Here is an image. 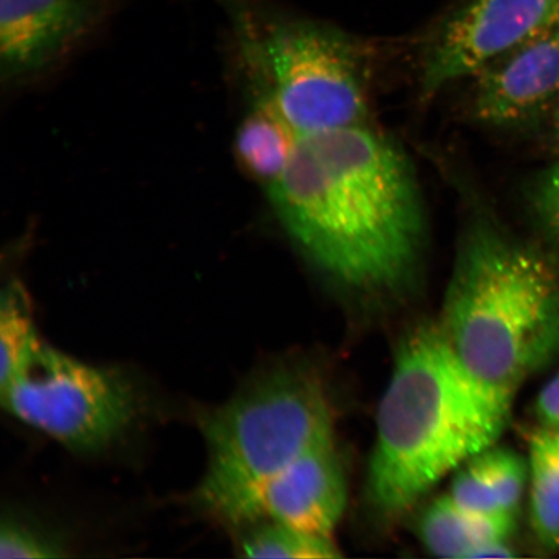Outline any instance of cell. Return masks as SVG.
<instances>
[{"instance_id":"6da1fadb","label":"cell","mask_w":559,"mask_h":559,"mask_svg":"<svg viewBox=\"0 0 559 559\" xmlns=\"http://www.w3.org/2000/svg\"><path fill=\"white\" fill-rule=\"evenodd\" d=\"M269 187L292 240L334 283L383 295L414 277L426 229L415 171L368 124L300 135Z\"/></svg>"},{"instance_id":"7a4b0ae2","label":"cell","mask_w":559,"mask_h":559,"mask_svg":"<svg viewBox=\"0 0 559 559\" xmlns=\"http://www.w3.org/2000/svg\"><path fill=\"white\" fill-rule=\"evenodd\" d=\"M513 401L467 370L438 324L405 335L377 411L368 487L397 514L475 454L498 443Z\"/></svg>"},{"instance_id":"3957f363","label":"cell","mask_w":559,"mask_h":559,"mask_svg":"<svg viewBox=\"0 0 559 559\" xmlns=\"http://www.w3.org/2000/svg\"><path fill=\"white\" fill-rule=\"evenodd\" d=\"M438 325L475 379L514 401L522 383L559 353V272L491 222L474 223Z\"/></svg>"},{"instance_id":"277c9868","label":"cell","mask_w":559,"mask_h":559,"mask_svg":"<svg viewBox=\"0 0 559 559\" xmlns=\"http://www.w3.org/2000/svg\"><path fill=\"white\" fill-rule=\"evenodd\" d=\"M207 466L195 504L241 526L263 519L264 488L304 452L333 436L330 397L300 367L261 374L202 421Z\"/></svg>"},{"instance_id":"5b68a950","label":"cell","mask_w":559,"mask_h":559,"mask_svg":"<svg viewBox=\"0 0 559 559\" xmlns=\"http://www.w3.org/2000/svg\"><path fill=\"white\" fill-rule=\"evenodd\" d=\"M0 394L3 407L20 421L83 453L114 443L136 414V395L123 374L41 341Z\"/></svg>"},{"instance_id":"8992f818","label":"cell","mask_w":559,"mask_h":559,"mask_svg":"<svg viewBox=\"0 0 559 559\" xmlns=\"http://www.w3.org/2000/svg\"><path fill=\"white\" fill-rule=\"evenodd\" d=\"M559 26V0H465L426 48L419 95L436 97L499 56Z\"/></svg>"},{"instance_id":"52a82bcc","label":"cell","mask_w":559,"mask_h":559,"mask_svg":"<svg viewBox=\"0 0 559 559\" xmlns=\"http://www.w3.org/2000/svg\"><path fill=\"white\" fill-rule=\"evenodd\" d=\"M471 111L489 128H510L550 107L559 91V26L479 69Z\"/></svg>"},{"instance_id":"ba28073f","label":"cell","mask_w":559,"mask_h":559,"mask_svg":"<svg viewBox=\"0 0 559 559\" xmlns=\"http://www.w3.org/2000/svg\"><path fill=\"white\" fill-rule=\"evenodd\" d=\"M110 0H0L3 73L44 68L99 23Z\"/></svg>"},{"instance_id":"9c48e42d","label":"cell","mask_w":559,"mask_h":559,"mask_svg":"<svg viewBox=\"0 0 559 559\" xmlns=\"http://www.w3.org/2000/svg\"><path fill=\"white\" fill-rule=\"evenodd\" d=\"M346 502V478L332 436L270 481L262 496V514L306 534L333 539Z\"/></svg>"},{"instance_id":"30bf717a","label":"cell","mask_w":559,"mask_h":559,"mask_svg":"<svg viewBox=\"0 0 559 559\" xmlns=\"http://www.w3.org/2000/svg\"><path fill=\"white\" fill-rule=\"evenodd\" d=\"M515 515L472 513L449 495L432 501L418 521V536L426 549L439 558L514 557L509 545Z\"/></svg>"},{"instance_id":"8fae6325","label":"cell","mask_w":559,"mask_h":559,"mask_svg":"<svg viewBox=\"0 0 559 559\" xmlns=\"http://www.w3.org/2000/svg\"><path fill=\"white\" fill-rule=\"evenodd\" d=\"M527 484V461L513 451L492 445L457 469L447 495L454 504L472 513L515 515Z\"/></svg>"},{"instance_id":"7c38bea8","label":"cell","mask_w":559,"mask_h":559,"mask_svg":"<svg viewBox=\"0 0 559 559\" xmlns=\"http://www.w3.org/2000/svg\"><path fill=\"white\" fill-rule=\"evenodd\" d=\"M298 138L271 97H263L240 124L237 157L251 177L271 186L288 166Z\"/></svg>"},{"instance_id":"4fadbf2b","label":"cell","mask_w":559,"mask_h":559,"mask_svg":"<svg viewBox=\"0 0 559 559\" xmlns=\"http://www.w3.org/2000/svg\"><path fill=\"white\" fill-rule=\"evenodd\" d=\"M527 464L534 533L544 548L559 549V443L554 430L534 432Z\"/></svg>"},{"instance_id":"5bb4252c","label":"cell","mask_w":559,"mask_h":559,"mask_svg":"<svg viewBox=\"0 0 559 559\" xmlns=\"http://www.w3.org/2000/svg\"><path fill=\"white\" fill-rule=\"evenodd\" d=\"M39 342L26 293L11 283L0 307V388L12 380Z\"/></svg>"},{"instance_id":"9a60e30c","label":"cell","mask_w":559,"mask_h":559,"mask_svg":"<svg viewBox=\"0 0 559 559\" xmlns=\"http://www.w3.org/2000/svg\"><path fill=\"white\" fill-rule=\"evenodd\" d=\"M249 558L331 559L341 557L333 539L304 533L272 521L249 534L241 543Z\"/></svg>"},{"instance_id":"2e32d148","label":"cell","mask_w":559,"mask_h":559,"mask_svg":"<svg viewBox=\"0 0 559 559\" xmlns=\"http://www.w3.org/2000/svg\"><path fill=\"white\" fill-rule=\"evenodd\" d=\"M60 545L16 522H3L0 530V558H59Z\"/></svg>"},{"instance_id":"e0dca14e","label":"cell","mask_w":559,"mask_h":559,"mask_svg":"<svg viewBox=\"0 0 559 559\" xmlns=\"http://www.w3.org/2000/svg\"><path fill=\"white\" fill-rule=\"evenodd\" d=\"M531 200L544 225L559 237V163L536 179Z\"/></svg>"},{"instance_id":"ac0fdd59","label":"cell","mask_w":559,"mask_h":559,"mask_svg":"<svg viewBox=\"0 0 559 559\" xmlns=\"http://www.w3.org/2000/svg\"><path fill=\"white\" fill-rule=\"evenodd\" d=\"M535 415L542 428H559V369L542 389L535 402Z\"/></svg>"},{"instance_id":"d6986e66","label":"cell","mask_w":559,"mask_h":559,"mask_svg":"<svg viewBox=\"0 0 559 559\" xmlns=\"http://www.w3.org/2000/svg\"><path fill=\"white\" fill-rule=\"evenodd\" d=\"M550 134L555 148L559 153V91L550 105Z\"/></svg>"},{"instance_id":"ffe728a7","label":"cell","mask_w":559,"mask_h":559,"mask_svg":"<svg viewBox=\"0 0 559 559\" xmlns=\"http://www.w3.org/2000/svg\"><path fill=\"white\" fill-rule=\"evenodd\" d=\"M554 432H555V436H556L557 442L559 443V428H557L556 430H554Z\"/></svg>"}]
</instances>
